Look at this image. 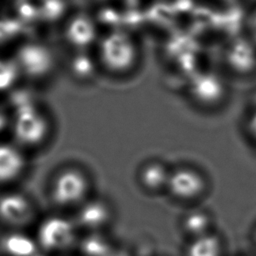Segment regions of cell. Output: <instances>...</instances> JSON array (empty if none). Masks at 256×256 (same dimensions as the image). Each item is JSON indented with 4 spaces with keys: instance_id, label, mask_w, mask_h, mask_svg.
<instances>
[{
    "instance_id": "cell-12",
    "label": "cell",
    "mask_w": 256,
    "mask_h": 256,
    "mask_svg": "<svg viewBox=\"0 0 256 256\" xmlns=\"http://www.w3.org/2000/svg\"><path fill=\"white\" fill-rule=\"evenodd\" d=\"M0 246L7 256H33L39 250L36 239L21 231H12L4 235Z\"/></svg>"
},
{
    "instance_id": "cell-15",
    "label": "cell",
    "mask_w": 256,
    "mask_h": 256,
    "mask_svg": "<svg viewBox=\"0 0 256 256\" xmlns=\"http://www.w3.org/2000/svg\"><path fill=\"white\" fill-rule=\"evenodd\" d=\"M109 216L108 206L101 200H92L86 202L79 213L81 223L89 227L102 225Z\"/></svg>"
},
{
    "instance_id": "cell-2",
    "label": "cell",
    "mask_w": 256,
    "mask_h": 256,
    "mask_svg": "<svg viewBox=\"0 0 256 256\" xmlns=\"http://www.w3.org/2000/svg\"><path fill=\"white\" fill-rule=\"evenodd\" d=\"M9 129L14 142L22 148L36 147L47 139L50 122L36 103L14 110Z\"/></svg>"
},
{
    "instance_id": "cell-26",
    "label": "cell",
    "mask_w": 256,
    "mask_h": 256,
    "mask_svg": "<svg viewBox=\"0 0 256 256\" xmlns=\"http://www.w3.org/2000/svg\"><path fill=\"white\" fill-rule=\"evenodd\" d=\"M253 109H256V93L254 94L253 97Z\"/></svg>"
},
{
    "instance_id": "cell-27",
    "label": "cell",
    "mask_w": 256,
    "mask_h": 256,
    "mask_svg": "<svg viewBox=\"0 0 256 256\" xmlns=\"http://www.w3.org/2000/svg\"><path fill=\"white\" fill-rule=\"evenodd\" d=\"M33 256H44V255H43V254H41V253H39V251H38V252H36Z\"/></svg>"
},
{
    "instance_id": "cell-13",
    "label": "cell",
    "mask_w": 256,
    "mask_h": 256,
    "mask_svg": "<svg viewBox=\"0 0 256 256\" xmlns=\"http://www.w3.org/2000/svg\"><path fill=\"white\" fill-rule=\"evenodd\" d=\"M229 59L234 70L251 72L256 67V44L251 39L237 42L229 51Z\"/></svg>"
},
{
    "instance_id": "cell-22",
    "label": "cell",
    "mask_w": 256,
    "mask_h": 256,
    "mask_svg": "<svg viewBox=\"0 0 256 256\" xmlns=\"http://www.w3.org/2000/svg\"><path fill=\"white\" fill-rule=\"evenodd\" d=\"M83 250L88 256H105L108 252V246L101 238L90 237L85 240Z\"/></svg>"
},
{
    "instance_id": "cell-25",
    "label": "cell",
    "mask_w": 256,
    "mask_h": 256,
    "mask_svg": "<svg viewBox=\"0 0 256 256\" xmlns=\"http://www.w3.org/2000/svg\"><path fill=\"white\" fill-rule=\"evenodd\" d=\"M249 29H250V39L256 44V10L252 13L249 20Z\"/></svg>"
},
{
    "instance_id": "cell-23",
    "label": "cell",
    "mask_w": 256,
    "mask_h": 256,
    "mask_svg": "<svg viewBox=\"0 0 256 256\" xmlns=\"http://www.w3.org/2000/svg\"><path fill=\"white\" fill-rule=\"evenodd\" d=\"M247 130L252 140L256 142V109H253V112L248 118Z\"/></svg>"
},
{
    "instance_id": "cell-4",
    "label": "cell",
    "mask_w": 256,
    "mask_h": 256,
    "mask_svg": "<svg viewBox=\"0 0 256 256\" xmlns=\"http://www.w3.org/2000/svg\"><path fill=\"white\" fill-rule=\"evenodd\" d=\"M89 187L90 179L85 170L78 166H66L55 174L51 182V198L60 206L74 205L83 200Z\"/></svg>"
},
{
    "instance_id": "cell-1",
    "label": "cell",
    "mask_w": 256,
    "mask_h": 256,
    "mask_svg": "<svg viewBox=\"0 0 256 256\" xmlns=\"http://www.w3.org/2000/svg\"><path fill=\"white\" fill-rule=\"evenodd\" d=\"M97 60L110 73L122 75L132 70L138 61V46L127 33L113 30L99 38Z\"/></svg>"
},
{
    "instance_id": "cell-28",
    "label": "cell",
    "mask_w": 256,
    "mask_h": 256,
    "mask_svg": "<svg viewBox=\"0 0 256 256\" xmlns=\"http://www.w3.org/2000/svg\"><path fill=\"white\" fill-rule=\"evenodd\" d=\"M18 1H24V0H16V2H18Z\"/></svg>"
},
{
    "instance_id": "cell-10",
    "label": "cell",
    "mask_w": 256,
    "mask_h": 256,
    "mask_svg": "<svg viewBox=\"0 0 256 256\" xmlns=\"http://www.w3.org/2000/svg\"><path fill=\"white\" fill-rule=\"evenodd\" d=\"M191 95L201 105L218 104L225 95V85L215 74H203L191 85Z\"/></svg>"
},
{
    "instance_id": "cell-3",
    "label": "cell",
    "mask_w": 256,
    "mask_h": 256,
    "mask_svg": "<svg viewBox=\"0 0 256 256\" xmlns=\"http://www.w3.org/2000/svg\"><path fill=\"white\" fill-rule=\"evenodd\" d=\"M21 76L32 80H42L51 75L55 68V56L44 43L26 40L20 43L12 55Z\"/></svg>"
},
{
    "instance_id": "cell-8",
    "label": "cell",
    "mask_w": 256,
    "mask_h": 256,
    "mask_svg": "<svg viewBox=\"0 0 256 256\" xmlns=\"http://www.w3.org/2000/svg\"><path fill=\"white\" fill-rule=\"evenodd\" d=\"M26 166V156L20 145L0 141V185L15 182L24 173Z\"/></svg>"
},
{
    "instance_id": "cell-18",
    "label": "cell",
    "mask_w": 256,
    "mask_h": 256,
    "mask_svg": "<svg viewBox=\"0 0 256 256\" xmlns=\"http://www.w3.org/2000/svg\"><path fill=\"white\" fill-rule=\"evenodd\" d=\"M27 28L16 17L0 18V46L9 44L25 35Z\"/></svg>"
},
{
    "instance_id": "cell-7",
    "label": "cell",
    "mask_w": 256,
    "mask_h": 256,
    "mask_svg": "<svg viewBox=\"0 0 256 256\" xmlns=\"http://www.w3.org/2000/svg\"><path fill=\"white\" fill-rule=\"evenodd\" d=\"M206 186L200 170L193 166L181 165L171 169L167 189L177 198L192 199L200 195Z\"/></svg>"
},
{
    "instance_id": "cell-16",
    "label": "cell",
    "mask_w": 256,
    "mask_h": 256,
    "mask_svg": "<svg viewBox=\"0 0 256 256\" xmlns=\"http://www.w3.org/2000/svg\"><path fill=\"white\" fill-rule=\"evenodd\" d=\"M21 78L18 65L13 56H0V94L9 93Z\"/></svg>"
},
{
    "instance_id": "cell-9",
    "label": "cell",
    "mask_w": 256,
    "mask_h": 256,
    "mask_svg": "<svg viewBox=\"0 0 256 256\" xmlns=\"http://www.w3.org/2000/svg\"><path fill=\"white\" fill-rule=\"evenodd\" d=\"M64 38L76 50H87L99 40L95 22L86 15H76L66 22Z\"/></svg>"
},
{
    "instance_id": "cell-5",
    "label": "cell",
    "mask_w": 256,
    "mask_h": 256,
    "mask_svg": "<svg viewBox=\"0 0 256 256\" xmlns=\"http://www.w3.org/2000/svg\"><path fill=\"white\" fill-rule=\"evenodd\" d=\"M75 230L72 223L59 216L44 219L37 228L36 241L39 248L56 251L68 247L74 240Z\"/></svg>"
},
{
    "instance_id": "cell-21",
    "label": "cell",
    "mask_w": 256,
    "mask_h": 256,
    "mask_svg": "<svg viewBox=\"0 0 256 256\" xmlns=\"http://www.w3.org/2000/svg\"><path fill=\"white\" fill-rule=\"evenodd\" d=\"M184 225L188 232L201 235L208 225V217L203 212H192L186 217Z\"/></svg>"
},
{
    "instance_id": "cell-14",
    "label": "cell",
    "mask_w": 256,
    "mask_h": 256,
    "mask_svg": "<svg viewBox=\"0 0 256 256\" xmlns=\"http://www.w3.org/2000/svg\"><path fill=\"white\" fill-rule=\"evenodd\" d=\"M99 68L97 57L92 56L87 50H76L69 60L70 73L80 81L92 79Z\"/></svg>"
},
{
    "instance_id": "cell-17",
    "label": "cell",
    "mask_w": 256,
    "mask_h": 256,
    "mask_svg": "<svg viewBox=\"0 0 256 256\" xmlns=\"http://www.w3.org/2000/svg\"><path fill=\"white\" fill-rule=\"evenodd\" d=\"M220 243L210 235H199L189 246L188 256H219Z\"/></svg>"
},
{
    "instance_id": "cell-20",
    "label": "cell",
    "mask_w": 256,
    "mask_h": 256,
    "mask_svg": "<svg viewBox=\"0 0 256 256\" xmlns=\"http://www.w3.org/2000/svg\"><path fill=\"white\" fill-rule=\"evenodd\" d=\"M15 16L20 22L28 29V27L36 21H39V12L37 3H33L30 0L16 2V14Z\"/></svg>"
},
{
    "instance_id": "cell-11",
    "label": "cell",
    "mask_w": 256,
    "mask_h": 256,
    "mask_svg": "<svg viewBox=\"0 0 256 256\" xmlns=\"http://www.w3.org/2000/svg\"><path fill=\"white\" fill-rule=\"evenodd\" d=\"M171 174V168L158 159H151L143 163L138 171V178L141 185L150 191H157L166 188Z\"/></svg>"
},
{
    "instance_id": "cell-24",
    "label": "cell",
    "mask_w": 256,
    "mask_h": 256,
    "mask_svg": "<svg viewBox=\"0 0 256 256\" xmlns=\"http://www.w3.org/2000/svg\"><path fill=\"white\" fill-rule=\"evenodd\" d=\"M10 122L11 116L2 106H0V134L4 132L7 128H10Z\"/></svg>"
},
{
    "instance_id": "cell-19",
    "label": "cell",
    "mask_w": 256,
    "mask_h": 256,
    "mask_svg": "<svg viewBox=\"0 0 256 256\" xmlns=\"http://www.w3.org/2000/svg\"><path fill=\"white\" fill-rule=\"evenodd\" d=\"M39 19L44 22H56L66 13L65 0H39L37 2Z\"/></svg>"
},
{
    "instance_id": "cell-6",
    "label": "cell",
    "mask_w": 256,
    "mask_h": 256,
    "mask_svg": "<svg viewBox=\"0 0 256 256\" xmlns=\"http://www.w3.org/2000/svg\"><path fill=\"white\" fill-rule=\"evenodd\" d=\"M33 205L30 199L18 191H6L0 194V221L20 228L27 225L33 217Z\"/></svg>"
}]
</instances>
